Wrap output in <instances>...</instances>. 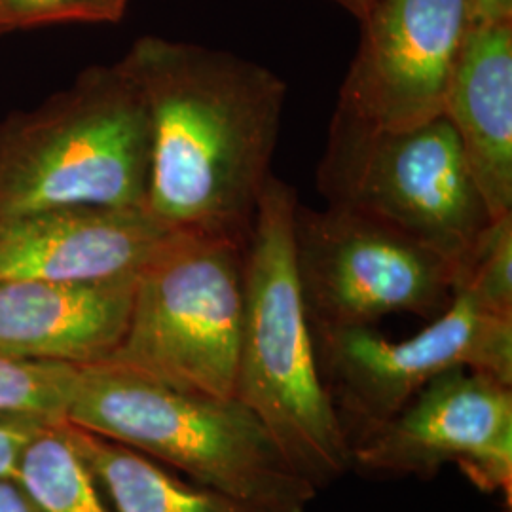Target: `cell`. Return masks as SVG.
<instances>
[{
	"instance_id": "cell-1",
	"label": "cell",
	"mask_w": 512,
	"mask_h": 512,
	"mask_svg": "<svg viewBox=\"0 0 512 512\" xmlns=\"http://www.w3.org/2000/svg\"><path fill=\"white\" fill-rule=\"evenodd\" d=\"M120 61L147 109L148 215L173 234L247 245L287 84L232 52L162 37L137 38Z\"/></svg>"
},
{
	"instance_id": "cell-2",
	"label": "cell",
	"mask_w": 512,
	"mask_h": 512,
	"mask_svg": "<svg viewBox=\"0 0 512 512\" xmlns=\"http://www.w3.org/2000/svg\"><path fill=\"white\" fill-rule=\"evenodd\" d=\"M296 192L274 175L245 245L234 397L319 492L351 471V446L317 359L294 245Z\"/></svg>"
},
{
	"instance_id": "cell-3",
	"label": "cell",
	"mask_w": 512,
	"mask_h": 512,
	"mask_svg": "<svg viewBox=\"0 0 512 512\" xmlns=\"http://www.w3.org/2000/svg\"><path fill=\"white\" fill-rule=\"evenodd\" d=\"M65 421L262 512H308L317 490L236 397L162 384L116 363L76 366Z\"/></svg>"
},
{
	"instance_id": "cell-4",
	"label": "cell",
	"mask_w": 512,
	"mask_h": 512,
	"mask_svg": "<svg viewBox=\"0 0 512 512\" xmlns=\"http://www.w3.org/2000/svg\"><path fill=\"white\" fill-rule=\"evenodd\" d=\"M147 183V109L122 61L88 67L69 88L0 122V219L63 207L145 209Z\"/></svg>"
},
{
	"instance_id": "cell-5",
	"label": "cell",
	"mask_w": 512,
	"mask_h": 512,
	"mask_svg": "<svg viewBox=\"0 0 512 512\" xmlns=\"http://www.w3.org/2000/svg\"><path fill=\"white\" fill-rule=\"evenodd\" d=\"M317 186L330 207L378 220L444 256L456 281L490 215L444 114L406 129L334 112Z\"/></svg>"
},
{
	"instance_id": "cell-6",
	"label": "cell",
	"mask_w": 512,
	"mask_h": 512,
	"mask_svg": "<svg viewBox=\"0 0 512 512\" xmlns=\"http://www.w3.org/2000/svg\"><path fill=\"white\" fill-rule=\"evenodd\" d=\"M245 245L173 234L137 277L128 329L110 363L175 389L234 397Z\"/></svg>"
},
{
	"instance_id": "cell-7",
	"label": "cell",
	"mask_w": 512,
	"mask_h": 512,
	"mask_svg": "<svg viewBox=\"0 0 512 512\" xmlns=\"http://www.w3.org/2000/svg\"><path fill=\"white\" fill-rule=\"evenodd\" d=\"M311 330L349 446L452 368H473L512 384V319L482 310L465 294H454L446 310L404 340H389L372 327Z\"/></svg>"
},
{
	"instance_id": "cell-8",
	"label": "cell",
	"mask_w": 512,
	"mask_h": 512,
	"mask_svg": "<svg viewBox=\"0 0 512 512\" xmlns=\"http://www.w3.org/2000/svg\"><path fill=\"white\" fill-rule=\"evenodd\" d=\"M300 287L313 329L372 327L387 315L433 319L456 291V268L378 220L338 207L294 211Z\"/></svg>"
},
{
	"instance_id": "cell-9",
	"label": "cell",
	"mask_w": 512,
	"mask_h": 512,
	"mask_svg": "<svg viewBox=\"0 0 512 512\" xmlns=\"http://www.w3.org/2000/svg\"><path fill=\"white\" fill-rule=\"evenodd\" d=\"M456 465L480 492L512 505V384L452 368L351 446V469L370 476L431 480Z\"/></svg>"
},
{
	"instance_id": "cell-10",
	"label": "cell",
	"mask_w": 512,
	"mask_h": 512,
	"mask_svg": "<svg viewBox=\"0 0 512 512\" xmlns=\"http://www.w3.org/2000/svg\"><path fill=\"white\" fill-rule=\"evenodd\" d=\"M338 93L336 114L366 128L406 129L442 114L473 0H378Z\"/></svg>"
},
{
	"instance_id": "cell-11",
	"label": "cell",
	"mask_w": 512,
	"mask_h": 512,
	"mask_svg": "<svg viewBox=\"0 0 512 512\" xmlns=\"http://www.w3.org/2000/svg\"><path fill=\"white\" fill-rule=\"evenodd\" d=\"M173 236L145 209L63 207L0 219V279H137Z\"/></svg>"
},
{
	"instance_id": "cell-12",
	"label": "cell",
	"mask_w": 512,
	"mask_h": 512,
	"mask_svg": "<svg viewBox=\"0 0 512 512\" xmlns=\"http://www.w3.org/2000/svg\"><path fill=\"white\" fill-rule=\"evenodd\" d=\"M135 283L0 279V355L73 366L109 361L128 329Z\"/></svg>"
},
{
	"instance_id": "cell-13",
	"label": "cell",
	"mask_w": 512,
	"mask_h": 512,
	"mask_svg": "<svg viewBox=\"0 0 512 512\" xmlns=\"http://www.w3.org/2000/svg\"><path fill=\"white\" fill-rule=\"evenodd\" d=\"M490 219L512 213V21L473 25L444 97Z\"/></svg>"
},
{
	"instance_id": "cell-14",
	"label": "cell",
	"mask_w": 512,
	"mask_h": 512,
	"mask_svg": "<svg viewBox=\"0 0 512 512\" xmlns=\"http://www.w3.org/2000/svg\"><path fill=\"white\" fill-rule=\"evenodd\" d=\"M65 433L116 512H262L202 484H188L145 454L69 421Z\"/></svg>"
},
{
	"instance_id": "cell-15",
	"label": "cell",
	"mask_w": 512,
	"mask_h": 512,
	"mask_svg": "<svg viewBox=\"0 0 512 512\" xmlns=\"http://www.w3.org/2000/svg\"><path fill=\"white\" fill-rule=\"evenodd\" d=\"M16 480L38 512H110L63 421L42 425L19 459Z\"/></svg>"
},
{
	"instance_id": "cell-16",
	"label": "cell",
	"mask_w": 512,
	"mask_h": 512,
	"mask_svg": "<svg viewBox=\"0 0 512 512\" xmlns=\"http://www.w3.org/2000/svg\"><path fill=\"white\" fill-rule=\"evenodd\" d=\"M76 366L35 363L0 355V414L65 421Z\"/></svg>"
},
{
	"instance_id": "cell-17",
	"label": "cell",
	"mask_w": 512,
	"mask_h": 512,
	"mask_svg": "<svg viewBox=\"0 0 512 512\" xmlns=\"http://www.w3.org/2000/svg\"><path fill=\"white\" fill-rule=\"evenodd\" d=\"M512 319V213L490 222L459 270L454 294Z\"/></svg>"
},
{
	"instance_id": "cell-18",
	"label": "cell",
	"mask_w": 512,
	"mask_h": 512,
	"mask_svg": "<svg viewBox=\"0 0 512 512\" xmlns=\"http://www.w3.org/2000/svg\"><path fill=\"white\" fill-rule=\"evenodd\" d=\"M129 0H0L4 33L59 23H118Z\"/></svg>"
},
{
	"instance_id": "cell-19",
	"label": "cell",
	"mask_w": 512,
	"mask_h": 512,
	"mask_svg": "<svg viewBox=\"0 0 512 512\" xmlns=\"http://www.w3.org/2000/svg\"><path fill=\"white\" fill-rule=\"evenodd\" d=\"M46 423L52 421L0 414V478H16L19 459Z\"/></svg>"
},
{
	"instance_id": "cell-20",
	"label": "cell",
	"mask_w": 512,
	"mask_h": 512,
	"mask_svg": "<svg viewBox=\"0 0 512 512\" xmlns=\"http://www.w3.org/2000/svg\"><path fill=\"white\" fill-rule=\"evenodd\" d=\"M0 512H38L16 478H0Z\"/></svg>"
},
{
	"instance_id": "cell-21",
	"label": "cell",
	"mask_w": 512,
	"mask_h": 512,
	"mask_svg": "<svg viewBox=\"0 0 512 512\" xmlns=\"http://www.w3.org/2000/svg\"><path fill=\"white\" fill-rule=\"evenodd\" d=\"M512 21V0H473V25Z\"/></svg>"
},
{
	"instance_id": "cell-22",
	"label": "cell",
	"mask_w": 512,
	"mask_h": 512,
	"mask_svg": "<svg viewBox=\"0 0 512 512\" xmlns=\"http://www.w3.org/2000/svg\"><path fill=\"white\" fill-rule=\"evenodd\" d=\"M378 0H351V12L349 14H353L355 18L361 19L365 18L366 14L372 10V6L376 4Z\"/></svg>"
},
{
	"instance_id": "cell-23",
	"label": "cell",
	"mask_w": 512,
	"mask_h": 512,
	"mask_svg": "<svg viewBox=\"0 0 512 512\" xmlns=\"http://www.w3.org/2000/svg\"><path fill=\"white\" fill-rule=\"evenodd\" d=\"M334 2H338L342 8H346L348 12H351V0H334Z\"/></svg>"
},
{
	"instance_id": "cell-24",
	"label": "cell",
	"mask_w": 512,
	"mask_h": 512,
	"mask_svg": "<svg viewBox=\"0 0 512 512\" xmlns=\"http://www.w3.org/2000/svg\"><path fill=\"white\" fill-rule=\"evenodd\" d=\"M0 35H4V31H2V27H0Z\"/></svg>"
}]
</instances>
